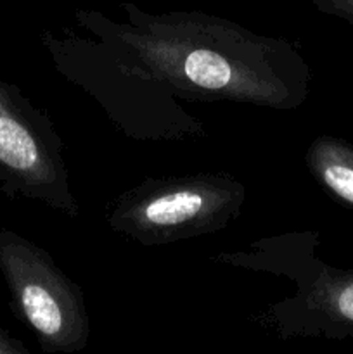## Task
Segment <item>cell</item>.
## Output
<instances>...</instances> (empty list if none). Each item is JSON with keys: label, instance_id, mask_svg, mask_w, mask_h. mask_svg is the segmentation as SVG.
Wrapping results in <instances>:
<instances>
[{"label": "cell", "instance_id": "3957f363", "mask_svg": "<svg viewBox=\"0 0 353 354\" xmlns=\"http://www.w3.org/2000/svg\"><path fill=\"white\" fill-rule=\"evenodd\" d=\"M317 230H296L263 237L246 251L220 252L211 261L251 272L286 277L293 296L270 304L260 320L279 339H353V270L336 268L317 256Z\"/></svg>", "mask_w": 353, "mask_h": 354}, {"label": "cell", "instance_id": "9c48e42d", "mask_svg": "<svg viewBox=\"0 0 353 354\" xmlns=\"http://www.w3.org/2000/svg\"><path fill=\"white\" fill-rule=\"evenodd\" d=\"M0 354H30L19 339L12 337L6 328L0 327Z\"/></svg>", "mask_w": 353, "mask_h": 354}, {"label": "cell", "instance_id": "8992f818", "mask_svg": "<svg viewBox=\"0 0 353 354\" xmlns=\"http://www.w3.org/2000/svg\"><path fill=\"white\" fill-rule=\"evenodd\" d=\"M0 190L9 199L42 203L78 218L80 203L69 183L64 140L54 121L19 86L0 78Z\"/></svg>", "mask_w": 353, "mask_h": 354}, {"label": "cell", "instance_id": "ba28073f", "mask_svg": "<svg viewBox=\"0 0 353 354\" xmlns=\"http://www.w3.org/2000/svg\"><path fill=\"white\" fill-rule=\"evenodd\" d=\"M311 3L318 12L339 17L353 26V0H311Z\"/></svg>", "mask_w": 353, "mask_h": 354}, {"label": "cell", "instance_id": "7a4b0ae2", "mask_svg": "<svg viewBox=\"0 0 353 354\" xmlns=\"http://www.w3.org/2000/svg\"><path fill=\"white\" fill-rule=\"evenodd\" d=\"M40 41L55 71L92 97L125 137L175 142L208 135L206 124L180 106L172 86L120 45L71 28L59 35L44 31Z\"/></svg>", "mask_w": 353, "mask_h": 354}, {"label": "cell", "instance_id": "6da1fadb", "mask_svg": "<svg viewBox=\"0 0 353 354\" xmlns=\"http://www.w3.org/2000/svg\"><path fill=\"white\" fill-rule=\"evenodd\" d=\"M120 7L125 23L100 10L76 9V24L123 47L179 99L273 111H294L307 100L311 71L293 41L201 10L152 14L132 2Z\"/></svg>", "mask_w": 353, "mask_h": 354}, {"label": "cell", "instance_id": "52a82bcc", "mask_svg": "<svg viewBox=\"0 0 353 354\" xmlns=\"http://www.w3.org/2000/svg\"><path fill=\"white\" fill-rule=\"evenodd\" d=\"M305 165L325 194L353 209V144L318 135L305 152Z\"/></svg>", "mask_w": 353, "mask_h": 354}, {"label": "cell", "instance_id": "277c9868", "mask_svg": "<svg viewBox=\"0 0 353 354\" xmlns=\"http://www.w3.org/2000/svg\"><path fill=\"white\" fill-rule=\"evenodd\" d=\"M246 197V187L225 171L147 176L111 201L104 220L116 234L158 248L225 230Z\"/></svg>", "mask_w": 353, "mask_h": 354}, {"label": "cell", "instance_id": "5b68a950", "mask_svg": "<svg viewBox=\"0 0 353 354\" xmlns=\"http://www.w3.org/2000/svg\"><path fill=\"white\" fill-rule=\"evenodd\" d=\"M0 273L14 317L33 332L42 353L75 354L87 348L90 318L82 286L44 248L0 228Z\"/></svg>", "mask_w": 353, "mask_h": 354}]
</instances>
